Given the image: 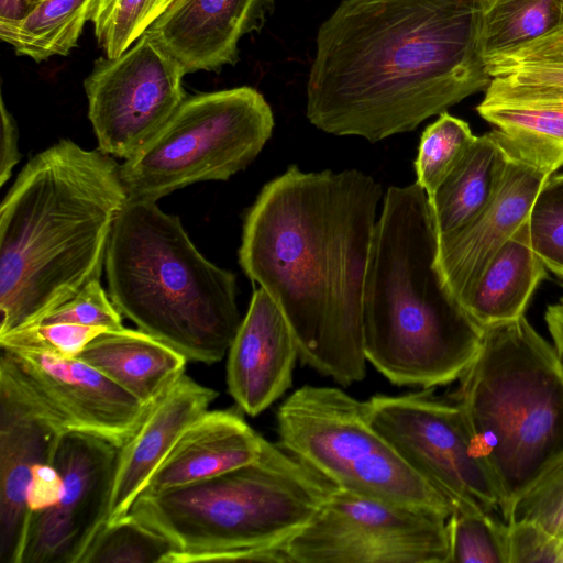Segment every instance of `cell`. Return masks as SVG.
Here are the masks:
<instances>
[{"mask_svg": "<svg viewBox=\"0 0 563 563\" xmlns=\"http://www.w3.org/2000/svg\"><path fill=\"white\" fill-rule=\"evenodd\" d=\"M481 10L482 0H342L317 32L309 122L378 142L486 89Z\"/></svg>", "mask_w": 563, "mask_h": 563, "instance_id": "cell-1", "label": "cell"}, {"mask_svg": "<svg viewBox=\"0 0 563 563\" xmlns=\"http://www.w3.org/2000/svg\"><path fill=\"white\" fill-rule=\"evenodd\" d=\"M382 197L363 172L291 165L244 219L241 267L284 312L301 362L343 386L366 376L363 289Z\"/></svg>", "mask_w": 563, "mask_h": 563, "instance_id": "cell-2", "label": "cell"}, {"mask_svg": "<svg viewBox=\"0 0 563 563\" xmlns=\"http://www.w3.org/2000/svg\"><path fill=\"white\" fill-rule=\"evenodd\" d=\"M128 200L121 165L68 139L24 165L0 205V335L100 279Z\"/></svg>", "mask_w": 563, "mask_h": 563, "instance_id": "cell-3", "label": "cell"}, {"mask_svg": "<svg viewBox=\"0 0 563 563\" xmlns=\"http://www.w3.org/2000/svg\"><path fill=\"white\" fill-rule=\"evenodd\" d=\"M424 189H387L376 222L363 289L366 360L390 383L423 389L460 379L484 329L448 289Z\"/></svg>", "mask_w": 563, "mask_h": 563, "instance_id": "cell-4", "label": "cell"}, {"mask_svg": "<svg viewBox=\"0 0 563 563\" xmlns=\"http://www.w3.org/2000/svg\"><path fill=\"white\" fill-rule=\"evenodd\" d=\"M335 485L278 443L218 476L141 494L129 515L174 547L165 563H284L283 551Z\"/></svg>", "mask_w": 563, "mask_h": 563, "instance_id": "cell-5", "label": "cell"}, {"mask_svg": "<svg viewBox=\"0 0 563 563\" xmlns=\"http://www.w3.org/2000/svg\"><path fill=\"white\" fill-rule=\"evenodd\" d=\"M104 267L112 302L141 331L188 362L210 365L228 353L242 321L235 275L208 261L156 201H126Z\"/></svg>", "mask_w": 563, "mask_h": 563, "instance_id": "cell-6", "label": "cell"}, {"mask_svg": "<svg viewBox=\"0 0 563 563\" xmlns=\"http://www.w3.org/2000/svg\"><path fill=\"white\" fill-rule=\"evenodd\" d=\"M454 393L503 511L563 452V365L525 316L484 329Z\"/></svg>", "mask_w": 563, "mask_h": 563, "instance_id": "cell-7", "label": "cell"}, {"mask_svg": "<svg viewBox=\"0 0 563 563\" xmlns=\"http://www.w3.org/2000/svg\"><path fill=\"white\" fill-rule=\"evenodd\" d=\"M278 444L336 487L438 512L452 505L374 428L366 401L335 387L306 385L276 415Z\"/></svg>", "mask_w": 563, "mask_h": 563, "instance_id": "cell-8", "label": "cell"}, {"mask_svg": "<svg viewBox=\"0 0 563 563\" xmlns=\"http://www.w3.org/2000/svg\"><path fill=\"white\" fill-rule=\"evenodd\" d=\"M274 124L271 106L253 87L186 97L121 165L129 199L157 201L198 181L229 179L261 153Z\"/></svg>", "mask_w": 563, "mask_h": 563, "instance_id": "cell-9", "label": "cell"}, {"mask_svg": "<svg viewBox=\"0 0 563 563\" xmlns=\"http://www.w3.org/2000/svg\"><path fill=\"white\" fill-rule=\"evenodd\" d=\"M284 563H450L448 518L334 487Z\"/></svg>", "mask_w": 563, "mask_h": 563, "instance_id": "cell-10", "label": "cell"}, {"mask_svg": "<svg viewBox=\"0 0 563 563\" xmlns=\"http://www.w3.org/2000/svg\"><path fill=\"white\" fill-rule=\"evenodd\" d=\"M366 406L374 428L446 498L453 512L503 518L501 495L457 404L439 400L426 389L400 396L375 395Z\"/></svg>", "mask_w": 563, "mask_h": 563, "instance_id": "cell-11", "label": "cell"}, {"mask_svg": "<svg viewBox=\"0 0 563 563\" xmlns=\"http://www.w3.org/2000/svg\"><path fill=\"white\" fill-rule=\"evenodd\" d=\"M178 64L146 34L118 57L95 60L84 81L98 150L128 159L186 99Z\"/></svg>", "mask_w": 563, "mask_h": 563, "instance_id": "cell-12", "label": "cell"}, {"mask_svg": "<svg viewBox=\"0 0 563 563\" xmlns=\"http://www.w3.org/2000/svg\"><path fill=\"white\" fill-rule=\"evenodd\" d=\"M0 374L60 432L95 435L118 448L150 407L76 357L1 349Z\"/></svg>", "mask_w": 563, "mask_h": 563, "instance_id": "cell-13", "label": "cell"}, {"mask_svg": "<svg viewBox=\"0 0 563 563\" xmlns=\"http://www.w3.org/2000/svg\"><path fill=\"white\" fill-rule=\"evenodd\" d=\"M119 451L86 433L59 437L53 456L59 494L32 515L21 563H80L109 520Z\"/></svg>", "mask_w": 563, "mask_h": 563, "instance_id": "cell-14", "label": "cell"}, {"mask_svg": "<svg viewBox=\"0 0 563 563\" xmlns=\"http://www.w3.org/2000/svg\"><path fill=\"white\" fill-rule=\"evenodd\" d=\"M63 434L0 374V563H21L32 518L31 488Z\"/></svg>", "mask_w": 563, "mask_h": 563, "instance_id": "cell-15", "label": "cell"}, {"mask_svg": "<svg viewBox=\"0 0 563 563\" xmlns=\"http://www.w3.org/2000/svg\"><path fill=\"white\" fill-rule=\"evenodd\" d=\"M506 146L508 163L492 201L470 223L438 238V266L460 305L486 264L527 221L539 191L551 176Z\"/></svg>", "mask_w": 563, "mask_h": 563, "instance_id": "cell-16", "label": "cell"}, {"mask_svg": "<svg viewBox=\"0 0 563 563\" xmlns=\"http://www.w3.org/2000/svg\"><path fill=\"white\" fill-rule=\"evenodd\" d=\"M298 357L287 318L260 287L228 351V391L239 409L255 417L279 399L291 386Z\"/></svg>", "mask_w": 563, "mask_h": 563, "instance_id": "cell-17", "label": "cell"}, {"mask_svg": "<svg viewBox=\"0 0 563 563\" xmlns=\"http://www.w3.org/2000/svg\"><path fill=\"white\" fill-rule=\"evenodd\" d=\"M264 0H174L144 33L184 74L234 65L239 43L257 24Z\"/></svg>", "mask_w": 563, "mask_h": 563, "instance_id": "cell-18", "label": "cell"}, {"mask_svg": "<svg viewBox=\"0 0 563 563\" xmlns=\"http://www.w3.org/2000/svg\"><path fill=\"white\" fill-rule=\"evenodd\" d=\"M218 395L184 374L150 405L137 430L120 448L108 522L129 514L181 434Z\"/></svg>", "mask_w": 563, "mask_h": 563, "instance_id": "cell-19", "label": "cell"}, {"mask_svg": "<svg viewBox=\"0 0 563 563\" xmlns=\"http://www.w3.org/2000/svg\"><path fill=\"white\" fill-rule=\"evenodd\" d=\"M234 408L207 410L181 434L141 494L201 482L256 461L265 439Z\"/></svg>", "mask_w": 563, "mask_h": 563, "instance_id": "cell-20", "label": "cell"}, {"mask_svg": "<svg viewBox=\"0 0 563 563\" xmlns=\"http://www.w3.org/2000/svg\"><path fill=\"white\" fill-rule=\"evenodd\" d=\"M76 358L147 406L185 374L188 362L152 335L124 327L101 332Z\"/></svg>", "mask_w": 563, "mask_h": 563, "instance_id": "cell-21", "label": "cell"}, {"mask_svg": "<svg viewBox=\"0 0 563 563\" xmlns=\"http://www.w3.org/2000/svg\"><path fill=\"white\" fill-rule=\"evenodd\" d=\"M547 276V266L531 247L527 219L486 264L461 306L483 329L515 320L525 316Z\"/></svg>", "mask_w": 563, "mask_h": 563, "instance_id": "cell-22", "label": "cell"}, {"mask_svg": "<svg viewBox=\"0 0 563 563\" xmlns=\"http://www.w3.org/2000/svg\"><path fill=\"white\" fill-rule=\"evenodd\" d=\"M508 157L496 129L476 137L428 199L438 238L466 225L485 209L500 186Z\"/></svg>", "mask_w": 563, "mask_h": 563, "instance_id": "cell-23", "label": "cell"}, {"mask_svg": "<svg viewBox=\"0 0 563 563\" xmlns=\"http://www.w3.org/2000/svg\"><path fill=\"white\" fill-rule=\"evenodd\" d=\"M476 110L523 159L551 175L563 166V99L485 91Z\"/></svg>", "mask_w": 563, "mask_h": 563, "instance_id": "cell-24", "label": "cell"}, {"mask_svg": "<svg viewBox=\"0 0 563 563\" xmlns=\"http://www.w3.org/2000/svg\"><path fill=\"white\" fill-rule=\"evenodd\" d=\"M93 0H36L19 19L0 20V38L36 63L67 56L78 45Z\"/></svg>", "mask_w": 563, "mask_h": 563, "instance_id": "cell-25", "label": "cell"}, {"mask_svg": "<svg viewBox=\"0 0 563 563\" xmlns=\"http://www.w3.org/2000/svg\"><path fill=\"white\" fill-rule=\"evenodd\" d=\"M485 91L563 99V27L515 48L485 57Z\"/></svg>", "mask_w": 563, "mask_h": 563, "instance_id": "cell-26", "label": "cell"}, {"mask_svg": "<svg viewBox=\"0 0 563 563\" xmlns=\"http://www.w3.org/2000/svg\"><path fill=\"white\" fill-rule=\"evenodd\" d=\"M563 27V0H482L484 58Z\"/></svg>", "mask_w": 563, "mask_h": 563, "instance_id": "cell-27", "label": "cell"}, {"mask_svg": "<svg viewBox=\"0 0 563 563\" xmlns=\"http://www.w3.org/2000/svg\"><path fill=\"white\" fill-rule=\"evenodd\" d=\"M173 551L168 539L128 514L104 525L80 563H165Z\"/></svg>", "mask_w": 563, "mask_h": 563, "instance_id": "cell-28", "label": "cell"}, {"mask_svg": "<svg viewBox=\"0 0 563 563\" xmlns=\"http://www.w3.org/2000/svg\"><path fill=\"white\" fill-rule=\"evenodd\" d=\"M174 0H93L89 21L107 57L128 51Z\"/></svg>", "mask_w": 563, "mask_h": 563, "instance_id": "cell-29", "label": "cell"}, {"mask_svg": "<svg viewBox=\"0 0 563 563\" xmlns=\"http://www.w3.org/2000/svg\"><path fill=\"white\" fill-rule=\"evenodd\" d=\"M468 123L444 111L422 132L415 161L417 183L430 199L476 140Z\"/></svg>", "mask_w": 563, "mask_h": 563, "instance_id": "cell-30", "label": "cell"}, {"mask_svg": "<svg viewBox=\"0 0 563 563\" xmlns=\"http://www.w3.org/2000/svg\"><path fill=\"white\" fill-rule=\"evenodd\" d=\"M450 563H508V526L498 515L452 512Z\"/></svg>", "mask_w": 563, "mask_h": 563, "instance_id": "cell-31", "label": "cell"}, {"mask_svg": "<svg viewBox=\"0 0 563 563\" xmlns=\"http://www.w3.org/2000/svg\"><path fill=\"white\" fill-rule=\"evenodd\" d=\"M503 519L507 525L532 522L555 536L563 531V452L510 499Z\"/></svg>", "mask_w": 563, "mask_h": 563, "instance_id": "cell-32", "label": "cell"}, {"mask_svg": "<svg viewBox=\"0 0 563 563\" xmlns=\"http://www.w3.org/2000/svg\"><path fill=\"white\" fill-rule=\"evenodd\" d=\"M530 244L547 268L563 273V173L552 174L528 217Z\"/></svg>", "mask_w": 563, "mask_h": 563, "instance_id": "cell-33", "label": "cell"}, {"mask_svg": "<svg viewBox=\"0 0 563 563\" xmlns=\"http://www.w3.org/2000/svg\"><path fill=\"white\" fill-rule=\"evenodd\" d=\"M103 331L71 322H41L0 335V347L73 358Z\"/></svg>", "mask_w": 563, "mask_h": 563, "instance_id": "cell-34", "label": "cell"}, {"mask_svg": "<svg viewBox=\"0 0 563 563\" xmlns=\"http://www.w3.org/2000/svg\"><path fill=\"white\" fill-rule=\"evenodd\" d=\"M41 322H71L104 331L123 328L122 314L102 288L100 279L90 282L74 298L34 323Z\"/></svg>", "mask_w": 563, "mask_h": 563, "instance_id": "cell-35", "label": "cell"}, {"mask_svg": "<svg viewBox=\"0 0 563 563\" xmlns=\"http://www.w3.org/2000/svg\"><path fill=\"white\" fill-rule=\"evenodd\" d=\"M508 526V563H563L562 543L532 522Z\"/></svg>", "mask_w": 563, "mask_h": 563, "instance_id": "cell-36", "label": "cell"}, {"mask_svg": "<svg viewBox=\"0 0 563 563\" xmlns=\"http://www.w3.org/2000/svg\"><path fill=\"white\" fill-rule=\"evenodd\" d=\"M1 136H0V186L10 178L14 166L20 161L19 130L16 122L7 109L1 96L0 100Z\"/></svg>", "mask_w": 563, "mask_h": 563, "instance_id": "cell-37", "label": "cell"}, {"mask_svg": "<svg viewBox=\"0 0 563 563\" xmlns=\"http://www.w3.org/2000/svg\"><path fill=\"white\" fill-rule=\"evenodd\" d=\"M553 346L563 365V306L561 303L548 307L544 316Z\"/></svg>", "mask_w": 563, "mask_h": 563, "instance_id": "cell-38", "label": "cell"}, {"mask_svg": "<svg viewBox=\"0 0 563 563\" xmlns=\"http://www.w3.org/2000/svg\"><path fill=\"white\" fill-rule=\"evenodd\" d=\"M36 0H0V20L21 18Z\"/></svg>", "mask_w": 563, "mask_h": 563, "instance_id": "cell-39", "label": "cell"}, {"mask_svg": "<svg viewBox=\"0 0 563 563\" xmlns=\"http://www.w3.org/2000/svg\"><path fill=\"white\" fill-rule=\"evenodd\" d=\"M558 276L563 280V273L558 274ZM563 306V296L560 299V302Z\"/></svg>", "mask_w": 563, "mask_h": 563, "instance_id": "cell-40", "label": "cell"}, {"mask_svg": "<svg viewBox=\"0 0 563 563\" xmlns=\"http://www.w3.org/2000/svg\"><path fill=\"white\" fill-rule=\"evenodd\" d=\"M558 536H559V537H560V539H561V543H562V551H563V531H562L560 534H558Z\"/></svg>", "mask_w": 563, "mask_h": 563, "instance_id": "cell-41", "label": "cell"}]
</instances>
